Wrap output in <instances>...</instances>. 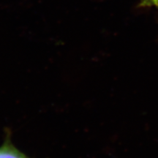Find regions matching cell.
Returning <instances> with one entry per match:
<instances>
[{"instance_id":"2","label":"cell","mask_w":158,"mask_h":158,"mask_svg":"<svg viewBox=\"0 0 158 158\" xmlns=\"http://www.w3.org/2000/svg\"><path fill=\"white\" fill-rule=\"evenodd\" d=\"M141 6L143 7H149V6H154L158 8V0H143L141 4Z\"/></svg>"},{"instance_id":"1","label":"cell","mask_w":158,"mask_h":158,"mask_svg":"<svg viewBox=\"0 0 158 158\" xmlns=\"http://www.w3.org/2000/svg\"><path fill=\"white\" fill-rule=\"evenodd\" d=\"M0 158H31L20 151L11 141L10 133H7L5 141L0 147Z\"/></svg>"}]
</instances>
